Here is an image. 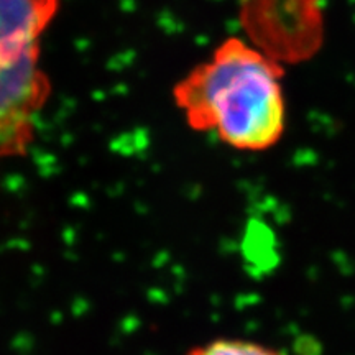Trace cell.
Returning <instances> with one entry per match:
<instances>
[{
  "instance_id": "cell-1",
  "label": "cell",
  "mask_w": 355,
  "mask_h": 355,
  "mask_svg": "<svg viewBox=\"0 0 355 355\" xmlns=\"http://www.w3.org/2000/svg\"><path fill=\"white\" fill-rule=\"evenodd\" d=\"M283 66L242 38H227L173 89L176 107L196 132H211L242 152H265L285 133Z\"/></svg>"
},
{
  "instance_id": "cell-2",
  "label": "cell",
  "mask_w": 355,
  "mask_h": 355,
  "mask_svg": "<svg viewBox=\"0 0 355 355\" xmlns=\"http://www.w3.org/2000/svg\"><path fill=\"white\" fill-rule=\"evenodd\" d=\"M247 42L279 64L316 56L324 43L321 0H239Z\"/></svg>"
},
{
  "instance_id": "cell-3",
  "label": "cell",
  "mask_w": 355,
  "mask_h": 355,
  "mask_svg": "<svg viewBox=\"0 0 355 355\" xmlns=\"http://www.w3.org/2000/svg\"><path fill=\"white\" fill-rule=\"evenodd\" d=\"M50 94L42 43L0 53V163L28 152Z\"/></svg>"
},
{
  "instance_id": "cell-4",
  "label": "cell",
  "mask_w": 355,
  "mask_h": 355,
  "mask_svg": "<svg viewBox=\"0 0 355 355\" xmlns=\"http://www.w3.org/2000/svg\"><path fill=\"white\" fill-rule=\"evenodd\" d=\"M58 8L60 0H0V44L42 42Z\"/></svg>"
},
{
  "instance_id": "cell-5",
  "label": "cell",
  "mask_w": 355,
  "mask_h": 355,
  "mask_svg": "<svg viewBox=\"0 0 355 355\" xmlns=\"http://www.w3.org/2000/svg\"><path fill=\"white\" fill-rule=\"evenodd\" d=\"M186 355H285L278 349L243 337H217L193 347Z\"/></svg>"
}]
</instances>
